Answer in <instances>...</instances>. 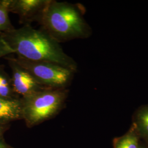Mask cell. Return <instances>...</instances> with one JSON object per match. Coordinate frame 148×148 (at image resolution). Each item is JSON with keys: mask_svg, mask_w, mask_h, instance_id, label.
Returning a JSON list of instances; mask_svg holds the SVG:
<instances>
[{"mask_svg": "<svg viewBox=\"0 0 148 148\" xmlns=\"http://www.w3.org/2000/svg\"><path fill=\"white\" fill-rule=\"evenodd\" d=\"M11 68L12 75L11 76L14 92L21 98L30 95L34 93L46 89L38 83L26 69L16 61V58L5 57Z\"/></svg>", "mask_w": 148, "mask_h": 148, "instance_id": "5", "label": "cell"}, {"mask_svg": "<svg viewBox=\"0 0 148 148\" xmlns=\"http://www.w3.org/2000/svg\"><path fill=\"white\" fill-rule=\"evenodd\" d=\"M0 148H9L2 138L0 139Z\"/></svg>", "mask_w": 148, "mask_h": 148, "instance_id": "14", "label": "cell"}, {"mask_svg": "<svg viewBox=\"0 0 148 148\" xmlns=\"http://www.w3.org/2000/svg\"><path fill=\"white\" fill-rule=\"evenodd\" d=\"M10 0H0V34L15 29L9 17Z\"/></svg>", "mask_w": 148, "mask_h": 148, "instance_id": "11", "label": "cell"}, {"mask_svg": "<svg viewBox=\"0 0 148 148\" xmlns=\"http://www.w3.org/2000/svg\"><path fill=\"white\" fill-rule=\"evenodd\" d=\"M0 35L20 57L33 61L58 64L65 68L77 71V64L65 53L60 43L42 29H35L25 25Z\"/></svg>", "mask_w": 148, "mask_h": 148, "instance_id": "1", "label": "cell"}, {"mask_svg": "<svg viewBox=\"0 0 148 148\" xmlns=\"http://www.w3.org/2000/svg\"><path fill=\"white\" fill-rule=\"evenodd\" d=\"M0 97L8 99L21 98L15 93L12 77L5 72L3 66H0Z\"/></svg>", "mask_w": 148, "mask_h": 148, "instance_id": "10", "label": "cell"}, {"mask_svg": "<svg viewBox=\"0 0 148 148\" xmlns=\"http://www.w3.org/2000/svg\"><path fill=\"white\" fill-rule=\"evenodd\" d=\"M14 53V51L0 35V58Z\"/></svg>", "mask_w": 148, "mask_h": 148, "instance_id": "12", "label": "cell"}, {"mask_svg": "<svg viewBox=\"0 0 148 148\" xmlns=\"http://www.w3.org/2000/svg\"><path fill=\"white\" fill-rule=\"evenodd\" d=\"M139 148H148V145H147L145 144H144L142 143H140Z\"/></svg>", "mask_w": 148, "mask_h": 148, "instance_id": "15", "label": "cell"}, {"mask_svg": "<svg viewBox=\"0 0 148 148\" xmlns=\"http://www.w3.org/2000/svg\"><path fill=\"white\" fill-rule=\"evenodd\" d=\"M132 125L139 137L148 142V104L140 106L134 112Z\"/></svg>", "mask_w": 148, "mask_h": 148, "instance_id": "8", "label": "cell"}, {"mask_svg": "<svg viewBox=\"0 0 148 148\" xmlns=\"http://www.w3.org/2000/svg\"><path fill=\"white\" fill-rule=\"evenodd\" d=\"M50 0H10L9 11L17 14L24 25L39 23Z\"/></svg>", "mask_w": 148, "mask_h": 148, "instance_id": "6", "label": "cell"}, {"mask_svg": "<svg viewBox=\"0 0 148 148\" xmlns=\"http://www.w3.org/2000/svg\"><path fill=\"white\" fill-rule=\"evenodd\" d=\"M23 120L21 98L8 99L0 97V125Z\"/></svg>", "mask_w": 148, "mask_h": 148, "instance_id": "7", "label": "cell"}, {"mask_svg": "<svg viewBox=\"0 0 148 148\" xmlns=\"http://www.w3.org/2000/svg\"><path fill=\"white\" fill-rule=\"evenodd\" d=\"M7 125H0V139L2 138V135L7 130Z\"/></svg>", "mask_w": 148, "mask_h": 148, "instance_id": "13", "label": "cell"}, {"mask_svg": "<svg viewBox=\"0 0 148 148\" xmlns=\"http://www.w3.org/2000/svg\"><path fill=\"white\" fill-rule=\"evenodd\" d=\"M15 58L38 83L48 88H66L71 83L76 73L58 64L30 60L20 57Z\"/></svg>", "mask_w": 148, "mask_h": 148, "instance_id": "4", "label": "cell"}, {"mask_svg": "<svg viewBox=\"0 0 148 148\" xmlns=\"http://www.w3.org/2000/svg\"><path fill=\"white\" fill-rule=\"evenodd\" d=\"M85 11L79 3L50 0L38 23L41 29L59 43L87 38L92 30L85 19Z\"/></svg>", "mask_w": 148, "mask_h": 148, "instance_id": "2", "label": "cell"}, {"mask_svg": "<svg viewBox=\"0 0 148 148\" xmlns=\"http://www.w3.org/2000/svg\"><path fill=\"white\" fill-rule=\"evenodd\" d=\"M65 89L46 88L21 98L23 120L32 127L56 116L62 110L68 96Z\"/></svg>", "mask_w": 148, "mask_h": 148, "instance_id": "3", "label": "cell"}, {"mask_svg": "<svg viewBox=\"0 0 148 148\" xmlns=\"http://www.w3.org/2000/svg\"><path fill=\"white\" fill-rule=\"evenodd\" d=\"M140 137L133 125L126 133L113 140L114 148H139Z\"/></svg>", "mask_w": 148, "mask_h": 148, "instance_id": "9", "label": "cell"}]
</instances>
